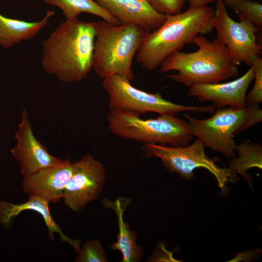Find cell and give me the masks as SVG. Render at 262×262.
<instances>
[{"mask_svg":"<svg viewBox=\"0 0 262 262\" xmlns=\"http://www.w3.org/2000/svg\"><path fill=\"white\" fill-rule=\"evenodd\" d=\"M209 118L199 119L183 114L193 135L205 147L221 153L228 158L236 156L237 144L235 134L242 132L248 116V108L229 107L220 108Z\"/></svg>","mask_w":262,"mask_h":262,"instance_id":"8","label":"cell"},{"mask_svg":"<svg viewBox=\"0 0 262 262\" xmlns=\"http://www.w3.org/2000/svg\"><path fill=\"white\" fill-rule=\"evenodd\" d=\"M226 6L252 24L258 31L262 28V5L252 0H223Z\"/></svg>","mask_w":262,"mask_h":262,"instance_id":"20","label":"cell"},{"mask_svg":"<svg viewBox=\"0 0 262 262\" xmlns=\"http://www.w3.org/2000/svg\"><path fill=\"white\" fill-rule=\"evenodd\" d=\"M218 0H188V2L190 8H195L205 6L209 3Z\"/></svg>","mask_w":262,"mask_h":262,"instance_id":"25","label":"cell"},{"mask_svg":"<svg viewBox=\"0 0 262 262\" xmlns=\"http://www.w3.org/2000/svg\"><path fill=\"white\" fill-rule=\"evenodd\" d=\"M147 33L134 24L96 22L93 69L97 76L120 75L132 81V61Z\"/></svg>","mask_w":262,"mask_h":262,"instance_id":"4","label":"cell"},{"mask_svg":"<svg viewBox=\"0 0 262 262\" xmlns=\"http://www.w3.org/2000/svg\"><path fill=\"white\" fill-rule=\"evenodd\" d=\"M205 147L202 142L197 139L192 144L184 147L149 143L144 144L141 149L145 157L160 159L162 165L170 174L177 173L186 180L193 179L196 169H206L215 177L222 194L226 195L228 191L227 184L236 180V173L229 168L217 165L206 155Z\"/></svg>","mask_w":262,"mask_h":262,"instance_id":"7","label":"cell"},{"mask_svg":"<svg viewBox=\"0 0 262 262\" xmlns=\"http://www.w3.org/2000/svg\"><path fill=\"white\" fill-rule=\"evenodd\" d=\"M106 120L110 131L116 136L144 144L184 147L193 137L187 122L174 115L145 119L132 113L109 111Z\"/></svg>","mask_w":262,"mask_h":262,"instance_id":"5","label":"cell"},{"mask_svg":"<svg viewBox=\"0 0 262 262\" xmlns=\"http://www.w3.org/2000/svg\"><path fill=\"white\" fill-rule=\"evenodd\" d=\"M248 108V116L242 131L260 122L262 120V111L259 104L246 105Z\"/></svg>","mask_w":262,"mask_h":262,"instance_id":"24","label":"cell"},{"mask_svg":"<svg viewBox=\"0 0 262 262\" xmlns=\"http://www.w3.org/2000/svg\"><path fill=\"white\" fill-rule=\"evenodd\" d=\"M95 0L121 23L134 24L147 32L159 28L165 19L147 0Z\"/></svg>","mask_w":262,"mask_h":262,"instance_id":"14","label":"cell"},{"mask_svg":"<svg viewBox=\"0 0 262 262\" xmlns=\"http://www.w3.org/2000/svg\"><path fill=\"white\" fill-rule=\"evenodd\" d=\"M15 137L17 143L11 149V152L13 157L19 162L20 173L23 177L39 169L57 165L63 161L49 154L35 138L26 108L21 112V121Z\"/></svg>","mask_w":262,"mask_h":262,"instance_id":"11","label":"cell"},{"mask_svg":"<svg viewBox=\"0 0 262 262\" xmlns=\"http://www.w3.org/2000/svg\"><path fill=\"white\" fill-rule=\"evenodd\" d=\"M105 177L103 164L89 154L73 163V174L63 197L66 205L74 212L82 210L98 198L103 189Z\"/></svg>","mask_w":262,"mask_h":262,"instance_id":"10","label":"cell"},{"mask_svg":"<svg viewBox=\"0 0 262 262\" xmlns=\"http://www.w3.org/2000/svg\"><path fill=\"white\" fill-rule=\"evenodd\" d=\"M255 82L253 87L246 96V105L259 104L262 101V59L258 58L254 63Z\"/></svg>","mask_w":262,"mask_h":262,"instance_id":"22","label":"cell"},{"mask_svg":"<svg viewBox=\"0 0 262 262\" xmlns=\"http://www.w3.org/2000/svg\"><path fill=\"white\" fill-rule=\"evenodd\" d=\"M102 85L109 96V111H124L139 115L147 113L175 116L181 112L213 114L214 105L197 106L177 104L164 99L159 93L155 94L137 89L131 81L120 75L103 79Z\"/></svg>","mask_w":262,"mask_h":262,"instance_id":"6","label":"cell"},{"mask_svg":"<svg viewBox=\"0 0 262 262\" xmlns=\"http://www.w3.org/2000/svg\"><path fill=\"white\" fill-rule=\"evenodd\" d=\"M254 77L252 66L243 76L231 82L193 85L189 87L187 95L201 101H212L215 108L246 107L247 91Z\"/></svg>","mask_w":262,"mask_h":262,"instance_id":"13","label":"cell"},{"mask_svg":"<svg viewBox=\"0 0 262 262\" xmlns=\"http://www.w3.org/2000/svg\"><path fill=\"white\" fill-rule=\"evenodd\" d=\"M96 22L66 19L43 41L41 65L64 83L85 79L93 68Z\"/></svg>","mask_w":262,"mask_h":262,"instance_id":"1","label":"cell"},{"mask_svg":"<svg viewBox=\"0 0 262 262\" xmlns=\"http://www.w3.org/2000/svg\"><path fill=\"white\" fill-rule=\"evenodd\" d=\"M73 172V163L69 159L62 163L39 169L24 178V191L29 196H38L49 202L58 203Z\"/></svg>","mask_w":262,"mask_h":262,"instance_id":"12","label":"cell"},{"mask_svg":"<svg viewBox=\"0 0 262 262\" xmlns=\"http://www.w3.org/2000/svg\"><path fill=\"white\" fill-rule=\"evenodd\" d=\"M239 22L229 16L223 0L216 2L212 23L216 32V38L227 48L231 61L237 66L245 63L254 65L262 54V47L257 42L258 30L244 18Z\"/></svg>","mask_w":262,"mask_h":262,"instance_id":"9","label":"cell"},{"mask_svg":"<svg viewBox=\"0 0 262 262\" xmlns=\"http://www.w3.org/2000/svg\"><path fill=\"white\" fill-rule=\"evenodd\" d=\"M193 44L197 46V50L177 51L162 62L160 66L161 72H178L166 78L190 87L217 83L238 75V66L231 61L227 47L219 39L211 41L204 35H198Z\"/></svg>","mask_w":262,"mask_h":262,"instance_id":"3","label":"cell"},{"mask_svg":"<svg viewBox=\"0 0 262 262\" xmlns=\"http://www.w3.org/2000/svg\"><path fill=\"white\" fill-rule=\"evenodd\" d=\"M130 203V200L125 197H119L115 201L102 200L103 206L113 209L117 216L119 232L117 241L112 245L111 249L121 253L123 262H138L143 254L142 248L136 243V233L130 229L128 223L123 220V213Z\"/></svg>","mask_w":262,"mask_h":262,"instance_id":"16","label":"cell"},{"mask_svg":"<svg viewBox=\"0 0 262 262\" xmlns=\"http://www.w3.org/2000/svg\"><path fill=\"white\" fill-rule=\"evenodd\" d=\"M235 152L238 157L231 159L229 162V168L241 175L252 188L251 179L246 172L253 167L262 169V146L259 143H253L245 140L237 144Z\"/></svg>","mask_w":262,"mask_h":262,"instance_id":"18","label":"cell"},{"mask_svg":"<svg viewBox=\"0 0 262 262\" xmlns=\"http://www.w3.org/2000/svg\"><path fill=\"white\" fill-rule=\"evenodd\" d=\"M77 262H105L108 261L101 242L94 239L85 242L77 253Z\"/></svg>","mask_w":262,"mask_h":262,"instance_id":"21","label":"cell"},{"mask_svg":"<svg viewBox=\"0 0 262 262\" xmlns=\"http://www.w3.org/2000/svg\"><path fill=\"white\" fill-rule=\"evenodd\" d=\"M214 14V9L205 5L165 16L159 28L146 33L135 55L136 61L147 70L156 69L172 53L193 43L197 35L210 33Z\"/></svg>","mask_w":262,"mask_h":262,"instance_id":"2","label":"cell"},{"mask_svg":"<svg viewBox=\"0 0 262 262\" xmlns=\"http://www.w3.org/2000/svg\"><path fill=\"white\" fill-rule=\"evenodd\" d=\"M54 14V11L49 10L41 20L29 22L7 17L0 13V46L8 49L33 38L46 26Z\"/></svg>","mask_w":262,"mask_h":262,"instance_id":"17","label":"cell"},{"mask_svg":"<svg viewBox=\"0 0 262 262\" xmlns=\"http://www.w3.org/2000/svg\"><path fill=\"white\" fill-rule=\"evenodd\" d=\"M49 202L38 196H29L28 201L21 204L0 201V223L9 227L12 221L22 212L31 210L40 214L48 228V237L54 240V233H57L61 241L68 243L77 253L80 249V241L73 240L65 234L59 225L53 219L49 207Z\"/></svg>","mask_w":262,"mask_h":262,"instance_id":"15","label":"cell"},{"mask_svg":"<svg viewBox=\"0 0 262 262\" xmlns=\"http://www.w3.org/2000/svg\"><path fill=\"white\" fill-rule=\"evenodd\" d=\"M44 2L61 9L66 19L77 18L80 14L85 13L113 24H122L95 0H44Z\"/></svg>","mask_w":262,"mask_h":262,"instance_id":"19","label":"cell"},{"mask_svg":"<svg viewBox=\"0 0 262 262\" xmlns=\"http://www.w3.org/2000/svg\"><path fill=\"white\" fill-rule=\"evenodd\" d=\"M157 12L164 15H174L181 12L185 0H147Z\"/></svg>","mask_w":262,"mask_h":262,"instance_id":"23","label":"cell"}]
</instances>
